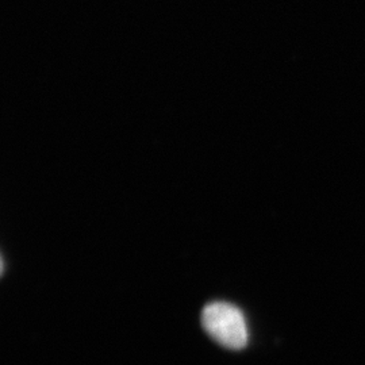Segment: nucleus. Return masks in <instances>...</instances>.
I'll use <instances>...</instances> for the list:
<instances>
[{
  "mask_svg": "<svg viewBox=\"0 0 365 365\" xmlns=\"http://www.w3.org/2000/svg\"><path fill=\"white\" fill-rule=\"evenodd\" d=\"M202 327L222 346L242 349L248 342V327L244 314L233 304L215 302L202 312Z\"/></svg>",
  "mask_w": 365,
  "mask_h": 365,
  "instance_id": "f257e3e1",
  "label": "nucleus"
}]
</instances>
